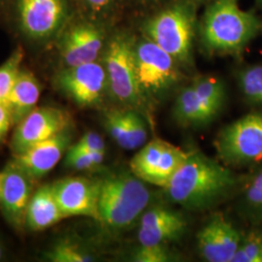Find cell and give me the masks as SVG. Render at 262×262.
<instances>
[{
  "mask_svg": "<svg viewBox=\"0 0 262 262\" xmlns=\"http://www.w3.org/2000/svg\"><path fill=\"white\" fill-rule=\"evenodd\" d=\"M150 40L177 62L188 63L191 57L193 19L186 5H175L159 13L146 27Z\"/></svg>",
  "mask_w": 262,
  "mask_h": 262,
  "instance_id": "cell-8",
  "label": "cell"
},
{
  "mask_svg": "<svg viewBox=\"0 0 262 262\" xmlns=\"http://www.w3.org/2000/svg\"><path fill=\"white\" fill-rule=\"evenodd\" d=\"M243 182L229 166L199 150H191L164 187L171 202L191 211L213 208L225 200Z\"/></svg>",
  "mask_w": 262,
  "mask_h": 262,
  "instance_id": "cell-1",
  "label": "cell"
},
{
  "mask_svg": "<svg viewBox=\"0 0 262 262\" xmlns=\"http://www.w3.org/2000/svg\"><path fill=\"white\" fill-rule=\"evenodd\" d=\"M134 59L138 84L146 100L163 96L180 81L178 62L151 40L134 44Z\"/></svg>",
  "mask_w": 262,
  "mask_h": 262,
  "instance_id": "cell-7",
  "label": "cell"
},
{
  "mask_svg": "<svg viewBox=\"0 0 262 262\" xmlns=\"http://www.w3.org/2000/svg\"><path fill=\"white\" fill-rule=\"evenodd\" d=\"M24 51L17 48L0 66V102L6 103L12 88L21 70Z\"/></svg>",
  "mask_w": 262,
  "mask_h": 262,
  "instance_id": "cell-23",
  "label": "cell"
},
{
  "mask_svg": "<svg viewBox=\"0 0 262 262\" xmlns=\"http://www.w3.org/2000/svg\"><path fill=\"white\" fill-rule=\"evenodd\" d=\"M70 126V115L64 110L50 106L36 107L16 125L10 143L11 150L18 156Z\"/></svg>",
  "mask_w": 262,
  "mask_h": 262,
  "instance_id": "cell-12",
  "label": "cell"
},
{
  "mask_svg": "<svg viewBox=\"0 0 262 262\" xmlns=\"http://www.w3.org/2000/svg\"><path fill=\"white\" fill-rule=\"evenodd\" d=\"M66 219L56 201L53 185L39 187L29 200L25 225L29 230L41 231Z\"/></svg>",
  "mask_w": 262,
  "mask_h": 262,
  "instance_id": "cell-19",
  "label": "cell"
},
{
  "mask_svg": "<svg viewBox=\"0 0 262 262\" xmlns=\"http://www.w3.org/2000/svg\"><path fill=\"white\" fill-rule=\"evenodd\" d=\"M84 9L90 12L94 17H101L111 12L119 0H77Z\"/></svg>",
  "mask_w": 262,
  "mask_h": 262,
  "instance_id": "cell-30",
  "label": "cell"
},
{
  "mask_svg": "<svg viewBox=\"0 0 262 262\" xmlns=\"http://www.w3.org/2000/svg\"><path fill=\"white\" fill-rule=\"evenodd\" d=\"M134 42L126 33L118 32L108 39L102 53L108 90L113 97L126 108L140 112L147 100L138 84Z\"/></svg>",
  "mask_w": 262,
  "mask_h": 262,
  "instance_id": "cell-4",
  "label": "cell"
},
{
  "mask_svg": "<svg viewBox=\"0 0 262 262\" xmlns=\"http://www.w3.org/2000/svg\"><path fill=\"white\" fill-rule=\"evenodd\" d=\"M74 146L79 149L89 151H105L103 138L94 131L86 132Z\"/></svg>",
  "mask_w": 262,
  "mask_h": 262,
  "instance_id": "cell-31",
  "label": "cell"
},
{
  "mask_svg": "<svg viewBox=\"0 0 262 262\" xmlns=\"http://www.w3.org/2000/svg\"><path fill=\"white\" fill-rule=\"evenodd\" d=\"M187 228L184 215L166 207L156 206L141 215L138 240L140 245L166 244L179 239Z\"/></svg>",
  "mask_w": 262,
  "mask_h": 262,
  "instance_id": "cell-17",
  "label": "cell"
},
{
  "mask_svg": "<svg viewBox=\"0 0 262 262\" xmlns=\"http://www.w3.org/2000/svg\"><path fill=\"white\" fill-rule=\"evenodd\" d=\"M191 84L197 98L214 119L225 105L226 94L223 82L213 76H202Z\"/></svg>",
  "mask_w": 262,
  "mask_h": 262,
  "instance_id": "cell-22",
  "label": "cell"
},
{
  "mask_svg": "<svg viewBox=\"0 0 262 262\" xmlns=\"http://www.w3.org/2000/svg\"><path fill=\"white\" fill-rule=\"evenodd\" d=\"M150 192L145 182L132 172H121L99 183L98 222L112 230L133 225L147 210Z\"/></svg>",
  "mask_w": 262,
  "mask_h": 262,
  "instance_id": "cell-3",
  "label": "cell"
},
{
  "mask_svg": "<svg viewBox=\"0 0 262 262\" xmlns=\"http://www.w3.org/2000/svg\"><path fill=\"white\" fill-rule=\"evenodd\" d=\"M99 183L84 177H67L53 184L56 201L66 217L84 215L98 220Z\"/></svg>",
  "mask_w": 262,
  "mask_h": 262,
  "instance_id": "cell-15",
  "label": "cell"
},
{
  "mask_svg": "<svg viewBox=\"0 0 262 262\" xmlns=\"http://www.w3.org/2000/svg\"><path fill=\"white\" fill-rule=\"evenodd\" d=\"M219 159L227 166L262 160V113H250L220 131L214 141Z\"/></svg>",
  "mask_w": 262,
  "mask_h": 262,
  "instance_id": "cell-5",
  "label": "cell"
},
{
  "mask_svg": "<svg viewBox=\"0 0 262 262\" xmlns=\"http://www.w3.org/2000/svg\"><path fill=\"white\" fill-rule=\"evenodd\" d=\"M104 124L114 141L123 150L140 149L147 142L146 122L140 112L134 109L110 110L105 115Z\"/></svg>",
  "mask_w": 262,
  "mask_h": 262,
  "instance_id": "cell-18",
  "label": "cell"
},
{
  "mask_svg": "<svg viewBox=\"0 0 262 262\" xmlns=\"http://www.w3.org/2000/svg\"><path fill=\"white\" fill-rule=\"evenodd\" d=\"M239 0H215L204 16L201 37L210 53L238 54L253 39L259 21L240 8Z\"/></svg>",
  "mask_w": 262,
  "mask_h": 262,
  "instance_id": "cell-2",
  "label": "cell"
},
{
  "mask_svg": "<svg viewBox=\"0 0 262 262\" xmlns=\"http://www.w3.org/2000/svg\"><path fill=\"white\" fill-rule=\"evenodd\" d=\"M189 151L155 138L146 143L130 161V171L145 183L166 187L188 157Z\"/></svg>",
  "mask_w": 262,
  "mask_h": 262,
  "instance_id": "cell-11",
  "label": "cell"
},
{
  "mask_svg": "<svg viewBox=\"0 0 262 262\" xmlns=\"http://www.w3.org/2000/svg\"><path fill=\"white\" fill-rule=\"evenodd\" d=\"M239 83L244 95L250 102L262 105V66L244 69L239 76Z\"/></svg>",
  "mask_w": 262,
  "mask_h": 262,
  "instance_id": "cell-25",
  "label": "cell"
},
{
  "mask_svg": "<svg viewBox=\"0 0 262 262\" xmlns=\"http://www.w3.org/2000/svg\"><path fill=\"white\" fill-rule=\"evenodd\" d=\"M108 39L95 19H70L55 40L61 68L96 61Z\"/></svg>",
  "mask_w": 262,
  "mask_h": 262,
  "instance_id": "cell-9",
  "label": "cell"
},
{
  "mask_svg": "<svg viewBox=\"0 0 262 262\" xmlns=\"http://www.w3.org/2000/svg\"><path fill=\"white\" fill-rule=\"evenodd\" d=\"M245 205L254 219H262V170L253 177L245 192Z\"/></svg>",
  "mask_w": 262,
  "mask_h": 262,
  "instance_id": "cell-28",
  "label": "cell"
},
{
  "mask_svg": "<svg viewBox=\"0 0 262 262\" xmlns=\"http://www.w3.org/2000/svg\"><path fill=\"white\" fill-rule=\"evenodd\" d=\"M171 258L172 255L166 244L140 245L132 255V260L136 262H167Z\"/></svg>",
  "mask_w": 262,
  "mask_h": 262,
  "instance_id": "cell-29",
  "label": "cell"
},
{
  "mask_svg": "<svg viewBox=\"0 0 262 262\" xmlns=\"http://www.w3.org/2000/svg\"><path fill=\"white\" fill-rule=\"evenodd\" d=\"M12 126L14 123L9 109L6 104L0 102V143L5 140Z\"/></svg>",
  "mask_w": 262,
  "mask_h": 262,
  "instance_id": "cell-32",
  "label": "cell"
},
{
  "mask_svg": "<svg viewBox=\"0 0 262 262\" xmlns=\"http://www.w3.org/2000/svg\"><path fill=\"white\" fill-rule=\"evenodd\" d=\"M54 84L81 108L100 105L109 92L105 68L98 60L61 68L55 75Z\"/></svg>",
  "mask_w": 262,
  "mask_h": 262,
  "instance_id": "cell-10",
  "label": "cell"
},
{
  "mask_svg": "<svg viewBox=\"0 0 262 262\" xmlns=\"http://www.w3.org/2000/svg\"><path fill=\"white\" fill-rule=\"evenodd\" d=\"M231 262H262L260 231L253 230L244 237Z\"/></svg>",
  "mask_w": 262,
  "mask_h": 262,
  "instance_id": "cell-27",
  "label": "cell"
},
{
  "mask_svg": "<svg viewBox=\"0 0 262 262\" xmlns=\"http://www.w3.org/2000/svg\"><path fill=\"white\" fill-rule=\"evenodd\" d=\"M41 91L42 85L36 76L21 68L5 103L15 126L37 107Z\"/></svg>",
  "mask_w": 262,
  "mask_h": 262,
  "instance_id": "cell-20",
  "label": "cell"
},
{
  "mask_svg": "<svg viewBox=\"0 0 262 262\" xmlns=\"http://www.w3.org/2000/svg\"><path fill=\"white\" fill-rule=\"evenodd\" d=\"M45 258L52 262H89L94 256L71 240H60L45 253Z\"/></svg>",
  "mask_w": 262,
  "mask_h": 262,
  "instance_id": "cell-24",
  "label": "cell"
},
{
  "mask_svg": "<svg viewBox=\"0 0 262 262\" xmlns=\"http://www.w3.org/2000/svg\"><path fill=\"white\" fill-rule=\"evenodd\" d=\"M2 257H3V248H2V246L0 244V260L2 259Z\"/></svg>",
  "mask_w": 262,
  "mask_h": 262,
  "instance_id": "cell-33",
  "label": "cell"
},
{
  "mask_svg": "<svg viewBox=\"0 0 262 262\" xmlns=\"http://www.w3.org/2000/svg\"><path fill=\"white\" fill-rule=\"evenodd\" d=\"M71 139L70 128H68L15 156L13 162L32 180L42 178L56 167L69 148Z\"/></svg>",
  "mask_w": 262,
  "mask_h": 262,
  "instance_id": "cell-16",
  "label": "cell"
},
{
  "mask_svg": "<svg viewBox=\"0 0 262 262\" xmlns=\"http://www.w3.org/2000/svg\"><path fill=\"white\" fill-rule=\"evenodd\" d=\"M20 33L34 43L55 41L70 19L68 0H17Z\"/></svg>",
  "mask_w": 262,
  "mask_h": 262,
  "instance_id": "cell-6",
  "label": "cell"
},
{
  "mask_svg": "<svg viewBox=\"0 0 262 262\" xmlns=\"http://www.w3.org/2000/svg\"><path fill=\"white\" fill-rule=\"evenodd\" d=\"M32 179L14 162L0 171V209L6 221L19 229L26 223V213L33 194Z\"/></svg>",
  "mask_w": 262,
  "mask_h": 262,
  "instance_id": "cell-13",
  "label": "cell"
},
{
  "mask_svg": "<svg viewBox=\"0 0 262 262\" xmlns=\"http://www.w3.org/2000/svg\"><path fill=\"white\" fill-rule=\"evenodd\" d=\"M0 1H2V0H0Z\"/></svg>",
  "mask_w": 262,
  "mask_h": 262,
  "instance_id": "cell-34",
  "label": "cell"
},
{
  "mask_svg": "<svg viewBox=\"0 0 262 262\" xmlns=\"http://www.w3.org/2000/svg\"><path fill=\"white\" fill-rule=\"evenodd\" d=\"M173 118L183 127H202L212 122V116L197 98L192 84L184 88L176 97Z\"/></svg>",
  "mask_w": 262,
  "mask_h": 262,
  "instance_id": "cell-21",
  "label": "cell"
},
{
  "mask_svg": "<svg viewBox=\"0 0 262 262\" xmlns=\"http://www.w3.org/2000/svg\"><path fill=\"white\" fill-rule=\"evenodd\" d=\"M104 159L105 151H89L72 146L66 155V165L69 168L84 171L100 166Z\"/></svg>",
  "mask_w": 262,
  "mask_h": 262,
  "instance_id": "cell-26",
  "label": "cell"
},
{
  "mask_svg": "<svg viewBox=\"0 0 262 262\" xmlns=\"http://www.w3.org/2000/svg\"><path fill=\"white\" fill-rule=\"evenodd\" d=\"M242 237L225 215L215 214L197 234L200 255L209 262H231Z\"/></svg>",
  "mask_w": 262,
  "mask_h": 262,
  "instance_id": "cell-14",
  "label": "cell"
}]
</instances>
